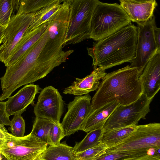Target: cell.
Returning a JSON list of instances; mask_svg holds the SVG:
<instances>
[{
	"mask_svg": "<svg viewBox=\"0 0 160 160\" xmlns=\"http://www.w3.org/2000/svg\"><path fill=\"white\" fill-rule=\"evenodd\" d=\"M48 39L47 28L41 38L15 64L7 67L1 78L0 101L10 96L16 89L46 77L68 57L62 49L52 50L45 46Z\"/></svg>",
	"mask_w": 160,
	"mask_h": 160,
	"instance_id": "cell-1",
	"label": "cell"
},
{
	"mask_svg": "<svg viewBox=\"0 0 160 160\" xmlns=\"http://www.w3.org/2000/svg\"><path fill=\"white\" fill-rule=\"evenodd\" d=\"M140 75L138 69L129 65L107 73L91 99L93 110L113 101L125 106L137 101L143 94Z\"/></svg>",
	"mask_w": 160,
	"mask_h": 160,
	"instance_id": "cell-2",
	"label": "cell"
},
{
	"mask_svg": "<svg viewBox=\"0 0 160 160\" xmlns=\"http://www.w3.org/2000/svg\"><path fill=\"white\" fill-rule=\"evenodd\" d=\"M138 27L132 23L87 48L94 69L106 70L127 62L130 63L136 53Z\"/></svg>",
	"mask_w": 160,
	"mask_h": 160,
	"instance_id": "cell-3",
	"label": "cell"
},
{
	"mask_svg": "<svg viewBox=\"0 0 160 160\" xmlns=\"http://www.w3.org/2000/svg\"><path fill=\"white\" fill-rule=\"evenodd\" d=\"M131 22L120 4L98 0L91 20L90 38L98 41L130 24Z\"/></svg>",
	"mask_w": 160,
	"mask_h": 160,
	"instance_id": "cell-4",
	"label": "cell"
},
{
	"mask_svg": "<svg viewBox=\"0 0 160 160\" xmlns=\"http://www.w3.org/2000/svg\"><path fill=\"white\" fill-rule=\"evenodd\" d=\"M98 0H70L68 26L63 47L90 38L93 13Z\"/></svg>",
	"mask_w": 160,
	"mask_h": 160,
	"instance_id": "cell-5",
	"label": "cell"
},
{
	"mask_svg": "<svg viewBox=\"0 0 160 160\" xmlns=\"http://www.w3.org/2000/svg\"><path fill=\"white\" fill-rule=\"evenodd\" d=\"M4 135L0 142V154L7 160H38L48 145L30 133L18 137L6 130Z\"/></svg>",
	"mask_w": 160,
	"mask_h": 160,
	"instance_id": "cell-6",
	"label": "cell"
},
{
	"mask_svg": "<svg viewBox=\"0 0 160 160\" xmlns=\"http://www.w3.org/2000/svg\"><path fill=\"white\" fill-rule=\"evenodd\" d=\"M160 148V123L138 125L135 130L116 144L108 148L104 154L121 152L146 150L152 154Z\"/></svg>",
	"mask_w": 160,
	"mask_h": 160,
	"instance_id": "cell-7",
	"label": "cell"
},
{
	"mask_svg": "<svg viewBox=\"0 0 160 160\" xmlns=\"http://www.w3.org/2000/svg\"><path fill=\"white\" fill-rule=\"evenodd\" d=\"M152 99L142 94L137 101L128 105H119L113 111L104 124V130L136 125L141 119H145L150 111Z\"/></svg>",
	"mask_w": 160,
	"mask_h": 160,
	"instance_id": "cell-8",
	"label": "cell"
},
{
	"mask_svg": "<svg viewBox=\"0 0 160 160\" xmlns=\"http://www.w3.org/2000/svg\"><path fill=\"white\" fill-rule=\"evenodd\" d=\"M34 14L16 15L11 17L0 46V61L5 65L32 22Z\"/></svg>",
	"mask_w": 160,
	"mask_h": 160,
	"instance_id": "cell-9",
	"label": "cell"
},
{
	"mask_svg": "<svg viewBox=\"0 0 160 160\" xmlns=\"http://www.w3.org/2000/svg\"><path fill=\"white\" fill-rule=\"evenodd\" d=\"M153 17L142 25H138V35L135 56L130 67L138 69L140 74L148 61L158 51L153 35Z\"/></svg>",
	"mask_w": 160,
	"mask_h": 160,
	"instance_id": "cell-10",
	"label": "cell"
},
{
	"mask_svg": "<svg viewBox=\"0 0 160 160\" xmlns=\"http://www.w3.org/2000/svg\"><path fill=\"white\" fill-rule=\"evenodd\" d=\"M91 98L89 94L76 96L68 105V110L60 123L64 136H69L80 130L92 112Z\"/></svg>",
	"mask_w": 160,
	"mask_h": 160,
	"instance_id": "cell-11",
	"label": "cell"
},
{
	"mask_svg": "<svg viewBox=\"0 0 160 160\" xmlns=\"http://www.w3.org/2000/svg\"><path fill=\"white\" fill-rule=\"evenodd\" d=\"M64 103L58 90L52 86H48L41 91L34 107V113L36 118L59 123L63 112Z\"/></svg>",
	"mask_w": 160,
	"mask_h": 160,
	"instance_id": "cell-12",
	"label": "cell"
},
{
	"mask_svg": "<svg viewBox=\"0 0 160 160\" xmlns=\"http://www.w3.org/2000/svg\"><path fill=\"white\" fill-rule=\"evenodd\" d=\"M70 0H63L58 10L49 19L47 43L55 47L63 46L70 11Z\"/></svg>",
	"mask_w": 160,
	"mask_h": 160,
	"instance_id": "cell-13",
	"label": "cell"
},
{
	"mask_svg": "<svg viewBox=\"0 0 160 160\" xmlns=\"http://www.w3.org/2000/svg\"><path fill=\"white\" fill-rule=\"evenodd\" d=\"M139 78L143 94L148 99H153L160 89V50L148 62Z\"/></svg>",
	"mask_w": 160,
	"mask_h": 160,
	"instance_id": "cell-14",
	"label": "cell"
},
{
	"mask_svg": "<svg viewBox=\"0 0 160 160\" xmlns=\"http://www.w3.org/2000/svg\"><path fill=\"white\" fill-rule=\"evenodd\" d=\"M120 5L131 21L142 25L153 17L157 5L155 0H119Z\"/></svg>",
	"mask_w": 160,
	"mask_h": 160,
	"instance_id": "cell-15",
	"label": "cell"
},
{
	"mask_svg": "<svg viewBox=\"0 0 160 160\" xmlns=\"http://www.w3.org/2000/svg\"><path fill=\"white\" fill-rule=\"evenodd\" d=\"M41 90L37 85L27 84L15 95L9 97L5 102L6 110L8 116L22 114L25 111L29 105L34 104L35 96Z\"/></svg>",
	"mask_w": 160,
	"mask_h": 160,
	"instance_id": "cell-16",
	"label": "cell"
},
{
	"mask_svg": "<svg viewBox=\"0 0 160 160\" xmlns=\"http://www.w3.org/2000/svg\"><path fill=\"white\" fill-rule=\"evenodd\" d=\"M107 74L105 70L100 67L96 68L85 78H76L72 85L65 88L63 93L77 96L88 94L97 89L100 83L99 81Z\"/></svg>",
	"mask_w": 160,
	"mask_h": 160,
	"instance_id": "cell-17",
	"label": "cell"
},
{
	"mask_svg": "<svg viewBox=\"0 0 160 160\" xmlns=\"http://www.w3.org/2000/svg\"><path fill=\"white\" fill-rule=\"evenodd\" d=\"M48 25L47 22L34 30L25 33L14 48L5 66L7 67L16 63L43 36Z\"/></svg>",
	"mask_w": 160,
	"mask_h": 160,
	"instance_id": "cell-18",
	"label": "cell"
},
{
	"mask_svg": "<svg viewBox=\"0 0 160 160\" xmlns=\"http://www.w3.org/2000/svg\"><path fill=\"white\" fill-rule=\"evenodd\" d=\"M119 105L118 101H115L93 110L82 126L80 130L88 132L103 128L110 115Z\"/></svg>",
	"mask_w": 160,
	"mask_h": 160,
	"instance_id": "cell-19",
	"label": "cell"
},
{
	"mask_svg": "<svg viewBox=\"0 0 160 160\" xmlns=\"http://www.w3.org/2000/svg\"><path fill=\"white\" fill-rule=\"evenodd\" d=\"M38 160H76L73 148L65 143L49 145Z\"/></svg>",
	"mask_w": 160,
	"mask_h": 160,
	"instance_id": "cell-20",
	"label": "cell"
},
{
	"mask_svg": "<svg viewBox=\"0 0 160 160\" xmlns=\"http://www.w3.org/2000/svg\"><path fill=\"white\" fill-rule=\"evenodd\" d=\"M54 0H12V16L34 13ZM11 16V17H12Z\"/></svg>",
	"mask_w": 160,
	"mask_h": 160,
	"instance_id": "cell-21",
	"label": "cell"
},
{
	"mask_svg": "<svg viewBox=\"0 0 160 160\" xmlns=\"http://www.w3.org/2000/svg\"><path fill=\"white\" fill-rule=\"evenodd\" d=\"M62 1L63 0H54L34 13L32 21L25 33L31 31L47 22L50 18L58 10Z\"/></svg>",
	"mask_w": 160,
	"mask_h": 160,
	"instance_id": "cell-22",
	"label": "cell"
},
{
	"mask_svg": "<svg viewBox=\"0 0 160 160\" xmlns=\"http://www.w3.org/2000/svg\"><path fill=\"white\" fill-rule=\"evenodd\" d=\"M138 125L113 128L104 131L101 142L108 148L120 142L136 129Z\"/></svg>",
	"mask_w": 160,
	"mask_h": 160,
	"instance_id": "cell-23",
	"label": "cell"
},
{
	"mask_svg": "<svg viewBox=\"0 0 160 160\" xmlns=\"http://www.w3.org/2000/svg\"><path fill=\"white\" fill-rule=\"evenodd\" d=\"M104 131L103 128H100L88 132L81 141L76 144L73 147L74 151L80 152L99 145Z\"/></svg>",
	"mask_w": 160,
	"mask_h": 160,
	"instance_id": "cell-24",
	"label": "cell"
},
{
	"mask_svg": "<svg viewBox=\"0 0 160 160\" xmlns=\"http://www.w3.org/2000/svg\"><path fill=\"white\" fill-rule=\"evenodd\" d=\"M54 122L46 119L36 117L30 133L49 145V132Z\"/></svg>",
	"mask_w": 160,
	"mask_h": 160,
	"instance_id": "cell-25",
	"label": "cell"
},
{
	"mask_svg": "<svg viewBox=\"0 0 160 160\" xmlns=\"http://www.w3.org/2000/svg\"><path fill=\"white\" fill-rule=\"evenodd\" d=\"M146 150L121 152L103 154L94 160H131L149 154Z\"/></svg>",
	"mask_w": 160,
	"mask_h": 160,
	"instance_id": "cell-26",
	"label": "cell"
},
{
	"mask_svg": "<svg viewBox=\"0 0 160 160\" xmlns=\"http://www.w3.org/2000/svg\"><path fill=\"white\" fill-rule=\"evenodd\" d=\"M107 148V146L101 142L94 147L82 152H75L76 160H94L104 154Z\"/></svg>",
	"mask_w": 160,
	"mask_h": 160,
	"instance_id": "cell-27",
	"label": "cell"
},
{
	"mask_svg": "<svg viewBox=\"0 0 160 160\" xmlns=\"http://www.w3.org/2000/svg\"><path fill=\"white\" fill-rule=\"evenodd\" d=\"M12 0H0V25L7 27L12 16Z\"/></svg>",
	"mask_w": 160,
	"mask_h": 160,
	"instance_id": "cell-28",
	"label": "cell"
},
{
	"mask_svg": "<svg viewBox=\"0 0 160 160\" xmlns=\"http://www.w3.org/2000/svg\"><path fill=\"white\" fill-rule=\"evenodd\" d=\"M21 114L19 113L14 115L9 128L11 134L16 137H22L24 136L25 124Z\"/></svg>",
	"mask_w": 160,
	"mask_h": 160,
	"instance_id": "cell-29",
	"label": "cell"
},
{
	"mask_svg": "<svg viewBox=\"0 0 160 160\" xmlns=\"http://www.w3.org/2000/svg\"><path fill=\"white\" fill-rule=\"evenodd\" d=\"M64 137L60 123H53L49 132V145H56L60 144V141Z\"/></svg>",
	"mask_w": 160,
	"mask_h": 160,
	"instance_id": "cell-30",
	"label": "cell"
},
{
	"mask_svg": "<svg viewBox=\"0 0 160 160\" xmlns=\"http://www.w3.org/2000/svg\"><path fill=\"white\" fill-rule=\"evenodd\" d=\"M11 121L6 110L5 102L0 101V129L4 130L5 125L10 126Z\"/></svg>",
	"mask_w": 160,
	"mask_h": 160,
	"instance_id": "cell-31",
	"label": "cell"
},
{
	"mask_svg": "<svg viewBox=\"0 0 160 160\" xmlns=\"http://www.w3.org/2000/svg\"><path fill=\"white\" fill-rule=\"evenodd\" d=\"M153 32L157 46L158 48L160 49V29L156 26L155 21L153 24Z\"/></svg>",
	"mask_w": 160,
	"mask_h": 160,
	"instance_id": "cell-32",
	"label": "cell"
},
{
	"mask_svg": "<svg viewBox=\"0 0 160 160\" xmlns=\"http://www.w3.org/2000/svg\"><path fill=\"white\" fill-rule=\"evenodd\" d=\"M131 160H160V155H152L147 154L144 156Z\"/></svg>",
	"mask_w": 160,
	"mask_h": 160,
	"instance_id": "cell-33",
	"label": "cell"
},
{
	"mask_svg": "<svg viewBox=\"0 0 160 160\" xmlns=\"http://www.w3.org/2000/svg\"><path fill=\"white\" fill-rule=\"evenodd\" d=\"M7 27L0 25V45L2 43L4 35L5 29Z\"/></svg>",
	"mask_w": 160,
	"mask_h": 160,
	"instance_id": "cell-34",
	"label": "cell"
},
{
	"mask_svg": "<svg viewBox=\"0 0 160 160\" xmlns=\"http://www.w3.org/2000/svg\"><path fill=\"white\" fill-rule=\"evenodd\" d=\"M6 130V129L4 130L0 129V142L4 140L5 138L4 132Z\"/></svg>",
	"mask_w": 160,
	"mask_h": 160,
	"instance_id": "cell-35",
	"label": "cell"
},
{
	"mask_svg": "<svg viewBox=\"0 0 160 160\" xmlns=\"http://www.w3.org/2000/svg\"><path fill=\"white\" fill-rule=\"evenodd\" d=\"M0 160H7L1 154H0Z\"/></svg>",
	"mask_w": 160,
	"mask_h": 160,
	"instance_id": "cell-36",
	"label": "cell"
}]
</instances>
